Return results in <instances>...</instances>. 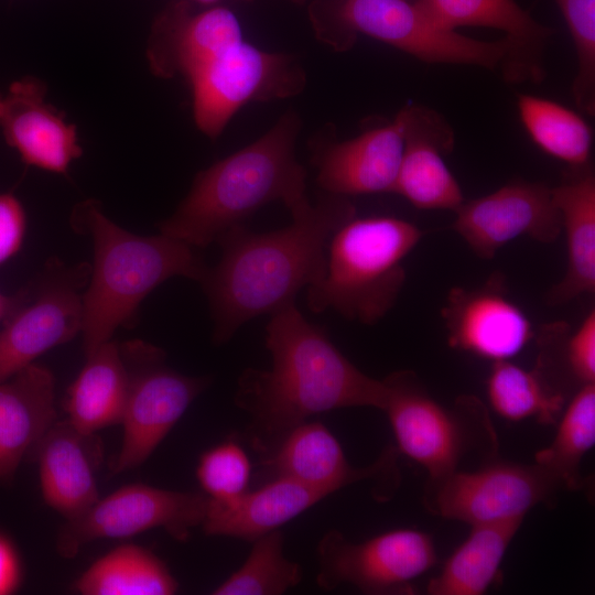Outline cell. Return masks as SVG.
<instances>
[{
    "instance_id": "6da1fadb",
    "label": "cell",
    "mask_w": 595,
    "mask_h": 595,
    "mask_svg": "<svg viewBox=\"0 0 595 595\" xmlns=\"http://www.w3.org/2000/svg\"><path fill=\"white\" fill-rule=\"evenodd\" d=\"M145 54L153 75L188 84L195 125L210 139L242 106L293 97L306 84L296 57L249 42L236 14L221 6L169 4L153 23Z\"/></svg>"
},
{
    "instance_id": "7a4b0ae2",
    "label": "cell",
    "mask_w": 595,
    "mask_h": 595,
    "mask_svg": "<svg viewBox=\"0 0 595 595\" xmlns=\"http://www.w3.org/2000/svg\"><path fill=\"white\" fill-rule=\"evenodd\" d=\"M291 215L285 227L255 232L239 225L218 239L221 257L199 281L216 344L252 318L295 303L296 294L321 277L331 236L356 208L348 197L325 193Z\"/></svg>"
},
{
    "instance_id": "3957f363",
    "label": "cell",
    "mask_w": 595,
    "mask_h": 595,
    "mask_svg": "<svg viewBox=\"0 0 595 595\" xmlns=\"http://www.w3.org/2000/svg\"><path fill=\"white\" fill-rule=\"evenodd\" d=\"M266 347L271 368L246 369L235 396L236 404L252 418L258 437L281 439L309 418L340 408L382 410L383 380L357 368L295 303L271 314Z\"/></svg>"
},
{
    "instance_id": "277c9868",
    "label": "cell",
    "mask_w": 595,
    "mask_h": 595,
    "mask_svg": "<svg viewBox=\"0 0 595 595\" xmlns=\"http://www.w3.org/2000/svg\"><path fill=\"white\" fill-rule=\"evenodd\" d=\"M300 128L298 113L288 111L260 138L198 172L160 232L203 248L269 203L281 202L291 214L304 207L306 172L294 152Z\"/></svg>"
},
{
    "instance_id": "5b68a950",
    "label": "cell",
    "mask_w": 595,
    "mask_h": 595,
    "mask_svg": "<svg viewBox=\"0 0 595 595\" xmlns=\"http://www.w3.org/2000/svg\"><path fill=\"white\" fill-rule=\"evenodd\" d=\"M73 226L93 242V263L83 294L82 329L85 355L128 326L141 302L173 277L197 282L207 268L197 248L160 232L132 234L115 224L100 204L88 199L73 212Z\"/></svg>"
},
{
    "instance_id": "8992f818",
    "label": "cell",
    "mask_w": 595,
    "mask_h": 595,
    "mask_svg": "<svg viewBox=\"0 0 595 595\" xmlns=\"http://www.w3.org/2000/svg\"><path fill=\"white\" fill-rule=\"evenodd\" d=\"M423 235L399 217L350 218L331 236L323 272L306 288L309 309L376 324L394 306L405 282L404 260Z\"/></svg>"
},
{
    "instance_id": "52a82bcc",
    "label": "cell",
    "mask_w": 595,
    "mask_h": 595,
    "mask_svg": "<svg viewBox=\"0 0 595 595\" xmlns=\"http://www.w3.org/2000/svg\"><path fill=\"white\" fill-rule=\"evenodd\" d=\"M310 17L317 39L338 52L364 34L425 63L494 71L511 51L505 36L483 41L441 26L414 0H314Z\"/></svg>"
},
{
    "instance_id": "ba28073f",
    "label": "cell",
    "mask_w": 595,
    "mask_h": 595,
    "mask_svg": "<svg viewBox=\"0 0 595 595\" xmlns=\"http://www.w3.org/2000/svg\"><path fill=\"white\" fill-rule=\"evenodd\" d=\"M121 349L130 372V388L120 424L123 437L113 459V474L142 465L208 386L206 377L182 375L164 365V353L141 340Z\"/></svg>"
},
{
    "instance_id": "9c48e42d",
    "label": "cell",
    "mask_w": 595,
    "mask_h": 595,
    "mask_svg": "<svg viewBox=\"0 0 595 595\" xmlns=\"http://www.w3.org/2000/svg\"><path fill=\"white\" fill-rule=\"evenodd\" d=\"M317 585L326 591L350 584L365 594H413V582L437 562L433 538L402 528L356 543L337 530L320 540Z\"/></svg>"
},
{
    "instance_id": "30bf717a",
    "label": "cell",
    "mask_w": 595,
    "mask_h": 595,
    "mask_svg": "<svg viewBox=\"0 0 595 595\" xmlns=\"http://www.w3.org/2000/svg\"><path fill=\"white\" fill-rule=\"evenodd\" d=\"M209 497L205 494L162 489L144 484L123 486L57 531L56 549L74 558L87 543L100 539H125L152 529H164L173 539L185 541L202 526Z\"/></svg>"
},
{
    "instance_id": "8fae6325",
    "label": "cell",
    "mask_w": 595,
    "mask_h": 595,
    "mask_svg": "<svg viewBox=\"0 0 595 595\" xmlns=\"http://www.w3.org/2000/svg\"><path fill=\"white\" fill-rule=\"evenodd\" d=\"M560 488L562 484L537 463L495 461L476 470L457 468L429 480L424 504L434 515L475 526L524 518Z\"/></svg>"
},
{
    "instance_id": "7c38bea8",
    "label": "cell",
    "mask_w": 595,
    "mask_h": 595,
    "mask_svg": "<svg viewBox=\"0 0 595 595\" xmlns=\"http://www.w3.org/2000/svg\"><path fill=\"white\" fill-rule=\"evenodd\" d=\"M88 277V263L66 266L57 259L46 263L28 300L0 329V382L80 333Z\"/></svg>"
},
{
    "instance_id": "4fadbf2b",
    "label": "cell",
    "mask_w": 595,
    "mask_h": 595,
    "mask_svg": "<svg viewBox=\"0 0 595 595\" xmlns=\"http://www.w3.org/2000/svg\"><path fill=\"white\" fill-rule=\"evenodd\" d=\"M386 412L398 450L423 466L429 480L458 467L467 450V429L458 412L437 402L409 370L382 379Z\"/></svg>"
},
{
    "instance_id": "5bb4252c",
    "label": "cell",
    "mask_w": 595,
    "mask_h": 595,
    "mask_svg": "<svg viewBox=\"0 0 595 595\" xmlns=\"http://www.w3.org/2000/svg\"><path fill=\"white\" fill-rule=\"evenodd\" d=\"M454 212L452 229L483 259H491L522 236L549 244L561 235L552 187L539 182H509L487 195L464 201Z\"/></svg>"
},
{
    "instance_id": "9a60e30c",
    "label": "cell",
    "mask_w": 595,
    "mask_h": 595,
    "mask_svg": "<svg viewBox=\"0 0 595 595\" xmlns=\"http://www.w3.org/2000/svg\"><path fill=\"white\" fill-rule=\"evenodd\" d=\"M441 313L452 348L491 363L510 360L534 337L531 320L497 275L478 288L451 289Z\"/></svg>"
},
{
    "instance_id": "2e32d148",
    "label": "cell",
    "mask_w": 595,
    "mask_h": 595,
    "mask_svg": "<svg viewBox=\"0 0 595 595\" xmlns=\"http://www.w3.org/2000/svg\"><path fill=\"white\" fill-rule=\"evenodd\" d=\"M404 148L393 193L420 209L455 210L465 201L444 155L454 147L450 123L435 110L407 105L398 112Z\"/></svg>"
},
{
    "instance_id": "e0dca14e",
    "label": "cell",
    "mask_w": 595,
    "mask_h": 595,
    "mask_svg": "<svg viewBox=\"0 0 595 595\" xmlns=\"http://www.w3.org/2000/svg\"><path fill=\"white\" fill-rule=\"evenodd\" d=\"M433 21L448 30L490 28L505 33L511 51L500 66L508 84H540L545 77L544 52L554 34L515 0H414Z\"/></svg>"
},
{
    "instance_id": "ac0fdd59",
    "label": "cell",
    "mask_w": 595,
    "mask_h": 595,
    "mask_svg": "<svg viewBox=\"0 0 595 595\" xmlns=\"http://www.w3.org/2000/svg\"><path fill=\"white\" fill-rule=\"evenodd\" d=\"M46 85L25 76L0 94V128L22 161L45 171L67 174L82 155L76 127L45 101Z\"/></svg>"
},
{
    "instance_id": "d6986e66",
    "label": "cell",
    "mask_w": 595,
    "mask_h": 595,
    "mask_svg": "<svg viewBox=\"0 0 595 595\" xmlns=\"http://www.w3.org/2000/svg\"><path fill=\"white\" fill-rule=\"evenodd\" d=\"M403 148V122L397 113L386 125L317 151V184L326 194L345 197L393 193Z\"/></svg>"
},
{
    "instance_id": "ffe728a7",
    "label": "cell",
    "mask_w": 595,
    "mask_h": 595,
    "mask_svg": "<svg viewBox=\"0 0 595 595\" xmlns=\"http://www.w3.org/2000/svg\"><path fill=\"white\" fill-rule=\"evenodd\" d=\"M30 456L37 462L45 504L66 520L77 518L99 499L96 472L102 448L96 434L84 433L67 420L55 421Z\"/></svg>"
},
{
    "instance_id": "44dd1931",
    "label": "cell",
    "mask_w": 595,
    "mask_h": 595,
    "mask_svg": "<svg viewBox=\"0 0 595 595\" xmlns=\"http://www.w3.org/2000/svg\"><path fill=\"white\" fill-rule=\"evenodd\" d=\"M394 448L366 468H354L332 432L321 422H303L280 439L267 461L277 477H286L329 494L350 484L378 478L393 467Z\"/></svg>"
},
{
    "instance_id": "7402d4cb",
    "label": "cell",
    "mask_w": 595,
    "mask_h": 595,
    "mask_svg": "<svg viewBox=\"0 0 595 595\" xmlns=\"http://www.w3.org/2000/svg\"><path fill=\"white\" fill-rule=\"evenodd\" d=\"M55 421V379L48 368L34 363L0 382V482L12 479Z\"/></svg>"
},
{
    "instance_id": "603a6c76",
    "label": "cell",
    "mask_w": 595,
    "mask_h": 595,
    "mask_svg": "<svg viewBox=\"0 0 595 595\" xmlns=\"http://www.w3.org/2000/svg\"><path fill=\"white\" fill-rule=\"evenodd\" d=\"M324 489L286 477H277L253 491L229 500L209 498L202 523L207 536H224L253 541L279 529L323 498Z\"/></svg>"
},
{
    "instance_id": "cb8c5ba5",
    "label": "cell",
    "mask_w": 595,
    "mask_h": 595,
    "mask_svg": "<svg viewBox=\"0 0 595 595\" xmlns=\"http://www.w3.org/2000/svg\"><path fill=\"white\" fill-rule=\"evenodd\" d=\"M570 170L552 187L567 253L564 277L548 296L556 305L595 291V175L591 164Z\"/></svg>"
},
{
    "instance_id": "d4e9b609",
    "label": "cell",
    "mask_w": 595,
    "mask_h": 595,
    "mask_svg": "<svg viewBox=\"0 0 595 595\" xmlns=\"http://www.w3.org/2000/svg\"><path fill=\"white\" fill-rule=\"evenodd\" d=\"M130 388V372L121 345L112 339L86 355L65 401L67 421L77 430L96 434L121 422Z\"/></svg>"
},
{
    "instance_id": "484cf974",
    "label": "cell",
    "mask_w": 595,
    "mask_h": 595,
    "mask_svg": "<svg viewBox=\"0 0 595 595\" xmlns=\"http://www.w3.org/2000/svg\"><path fill=\"white\" fill-rule=\"evenodd\" d=\"M523 518L472 526L468 537L429 582L430 595H482L497 581Z\"/></svg>"
},
{
    "instance_id": "4316f807",
    "label": "cell",
    "mask_w": 595,
    "mask_h": 595,
    "mask_svg": "<svg viewBox=\"0 0 595 595\" xmlns=\"http://www.w3.org/2000/svg\"><path fill=\"white\" fill-rule=\"evenodd\" d=\"M177 588L164 562L131 543L100 556L74 583V589L83 595H171Z\"/></svg>"
},
{
    "instance_id": "83f0119b",
    "label": "cell",
    "mask_w": 595,
    "mask_h": 595,
    "mask_svg": "<svg viewBox=\"0 0 595 595\" xmlns=\"http://www.w3.org/2000/svg\"><path fill=\"white\" fill-rule=\"evenodd\" d=\"M520 120L532 141L570 169L591 164L593 131L576 111L547 98L517 96Z\"/></svg>"
},
{
    "instance_id": "f1b7e54d",
    "label": "cell",
    "mask_w": 595,
    "mask_h": 595,
    "mask_svg": "<svg viewBox=\"0 0 595 595\" xmlns=\"http://www.w3.org/2000/svg\"><path fill=\"white\" fill-rule=\"evenodd\" d=\"M493 410L508 421L536 419L555 423L564 408V397L550 388L538 370H528L510 360L495 361L486 381Z\"/></svg>"
},
{
    "instance_id": "f546056e",
    "label": "cell",
    "mask_w": 595,
    "mask_h": 595,
    "mask_svg": "<svg viewBox=\"0 0 595 595\" xmlns=\"http://www.w3.org/2000/svg\"><path fill=\"white\" fill-rule=\"evenodd\" d=\"M562 411L554 439L536 463L574 490L582 485L581 462L595 443V382L582 385Z\"/></svg>"
},
{
    "instance_id": "4dcf8cb0",
    "label": "cell",
    "mask_w": 595,
    "mask_h": 595,
    "mask_svg": "<svg viewBox=\"0 0 595 595\" xmlns=\"http://www.w3.org/2000/svg\"><path fill=\"white\" fill-rule=\"evenodd\" d=\"M245 563L219 584L214 595H280L300 583V564L283 554V534L277 529L253 540Z\"/></svg>"
},
{
    "instance_id": "1f68e13d",
    "label": "cell",
    "mask_w": 595,
    "mask_h": 595,
    "mask_svg": "<svg viewBox=\"0 0 595 595\" xmlns=\"http://www.w3.org/2000/svg\"><path fill=\"white\" fill-rule=\"evenodd\" d=\"M567 25L577 58L572 97L580 111L595 115V0H554Z\"/></svg>"
},
{
    "instance_id": "d6a6232c",
    "label": "cell",
    "mask_w": 595,
    "mask_h": 595,
    "mask_svg": "<svg viewBox=\"0 0 595 595\" xmlns=\"http://www.w3.org/2000/svg\"><path fill=\"white\" fill-rule=\"evenodd\" d=\"M250 462L242 447L227 441L199 457L196 477L205 495L213 500H229L246 491Z\"/></svg>"
},
{
    "instance_id": "836d02e7",
    "label": "cell",
    "mask_w": 595,
    "mask_h": 595,
    "mask_svg": "<svg viewBox=\"0 0 595 595\" xmlns=\"http://www.w3.org/2000/svg\"><path fill=\"white\" fill-rule=\"evenodd\" d=\"M565 357L570 371L581 383L595 382V310L592 309L567 338Z\"/></svg>"
},
{
    "instance_id": "e575fe53",
    "label": "cell",
    "mask_w": 595,
    "mask_h": 595,
    "mask_svg": "<svg viewBox=\"0 0 595 595\" xmlns=\"http://www.w3.org/2000/svg\"><path fill=\"white\" fill-rule=\"evenodd\" d=\"M26 228L25 212L10 193L0 194V266L22 247Z\"/></svg>"
},
{
    "instance_id": "d590c367",
    "label": "cell",
    "mask_w": 595,
    "mask_h": 595,
    "mask_svg": "<svg viewBox=\"0 0 595 595\" xmlns=\"http://www.w3.org/2000/svg\"><path fill=\"white\" fill-rule=\"evenodd\" d=\"M22 561L17 547L0 533V595L14 593L22 582Z\"/></svg>"
},
{
    "instance_id": "8d00e7d4",
    "label": "cell",
    "mask_w": 595,
    "mask_h": 595,
    "mask_svg": "<svg viewBox=\"0 0 595 595\" xmlns=\"http://www.w3.org/2000/svg\"><path fill=\"white\" fill-rule=\"evenodd\" d=\"M30 288H24L15 294L9 295L0 291V322H4L29 298Z\"/></svg>"
},
{
    "instance_id": "74e56055",
    "label": "cell",
    "mask_w": 595,
    "mask_h": 595,
    "mask_svg": "<svg viewBox=\"0 0 595 595\" xmlns=\"http://www.w3.org/2000/svg\"><path fill=\"white\" fill-rule=\"evenodd\" d=\"M197 2H201V3H204V4H212V3H215L219 0H195Z\"/></svg>"
},
{
    "instance_id": "f35d334b",
    "label": "cell",
    "mask_w": 595,
    "mask_h": 595,
    "mask_svg": "<svg viewBox=\"0 0 595 595\" xmlns=\"http://www.w3.org/2000/svg\"><path fill=\"white\" fill-rule=\"evenodd\" d=\"M292 1L300 3V2H303L304 0H292Z\"/></svg>"
},
{
    "instance_id": "ab89813d",
    "label": "cell",
    "mask_w": 595,
    "mask_h": 595,
    "mask_svg": "<svg viewBox=\"0 0 595 595\" xmlns=\"http://www.w3.org/2000/svg\"><path fill=\"white\" fill-rule=\"evenodd\" d=\"M410 1H413V0H410Z\"/></svg>"
}]
</instances>
